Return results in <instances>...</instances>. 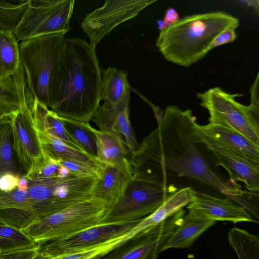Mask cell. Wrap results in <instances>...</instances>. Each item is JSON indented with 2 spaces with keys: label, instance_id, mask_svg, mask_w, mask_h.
<instances>
[{
  "label": "cell",
  "instance_id": "cell-1",
  "mask_svg": "<svg viewBox=\"0 0 259 259\" xmlns=\"http://www.w3.org/2000/svg\"><path fill=\"white\" fill-rule=\"evenodd\" d=\"M196 119L190 109L167 106L157 127L131 153L133 179L168 186L170 178L188 177L227 196H242L241 186L225 180L205 155L206 146Z\"/></svg>",
  "mask_w": 259,
  "mask_h": 259
},
{
  "label": "cell",
  "instance_id": "cell-2",
  "mask_svg": "<svg viewBox=\"0 0 259 259\" xmlns=\"http://www.w3.org/2000/svg\"><path fill=\"white\" fill-rule=\"evenodd\" d=\"M101 80L95 47L80 38H65L48 107L60 117L88 122L100 106Z\"/></svg>",
  "mask_w": 259,
  "mask_h": 259
},
{
  "label": "cell",
  "instance_id": "cell-3",
  "mask_svg": "<svg viewBox=\"0 0 259 259\" xmlns=\"http://www.w3.org/2000/svg\"><path fill=\"white\" fill-rule=\"evenodd\" d=\"M239 25L237 18L221 11L187 16L160 31L155 45L168 61L187 67L211 50L220 33Z\"/></svg>",
  "mask_w": 259,
  "mask_h": 259
},
{
  "label": "cell",
  "instance_id": "cell-4",
  "mask_svg": "<svg viewBox=\"0 0 259 259\" xmlns=\"http://www.w3.org/2000/svg\"><path fill=\"white\" fill-rule=\"evenodd\" d=\"M63 32L21 41L20 61L33 98L48 107L49 87L64 48Z\"/></svg>",
  "mask_w": 259,
  "mask_h": 259
},
{
  "label": "cell",
  "instance_id": "cell-5",
  "mask_svg": "<svg viewBox=\"0 0 259 259\" xmlns=\"http://www.w3.org/2000/svg\"><path fill=\"white\" fill-rule=\"evenodd\" d=\"M110 208L91 198L38 220L22 231L35 242L65 238L103 223Z\"/></svg>",
  "mask_w": 259,
  "mask_h": 259
},
{
  "label": "cell",
  "instance_id": "cell-6",
  "mask_svg": "<svg viewBox=\"0 0 259 259\" xmlns=\"http://www.w3.org/2000/svg\"><path fill=\"white\" fill-rule=\"evenodd\" d=\"M98 179L71 176L28 180L27 192L38 220L91 198Z\"/></svg>",
  "mask_w": 259,
  "mask_h": 259
},
{
  "label": "cell",
  "instance_id": "cell-7",
  "mask_svg": "<svg viewBox=\"0 0 259 259\" xmlns=\"http://www.w3.org/2000/svg\"><path fill=\"white\" fill-rule=\"evenodd\" d=\"M242 96L218 87L197 94L200 105L209 113V123L231 128L259 147V107L244 105L235 100Z\"/></svg>",
  "mask_w": 259,
  "mask_h": 259
},
{
  "label": "cell",
  "instance_id": "cell-8",
  "mask_svg": "<svg viewBox=\"0 0 259 259\" xmlns=\"http://www.w3.org/2000/svg\"><path fill=\"white\" fill-rule=\"evenodd\" d=\"M74 0H29L13 33L18 41L63 32L69 23Z\"/></svg>",
  "mask_w": 259,
  "mask_h": 259
},
{
  "label": "cell",
  "instance_id": "cell-9",
  "mask_svg": "<svg viewBox=\"0 0 259 259\" xmlns=\"http://www.w3.org/2000/svg\"><path fill=\"white\" fill-rule=\"evenodd\" d=\"M178 188L174 185L133 179L118 202L108 212L103 223L141 219L157 209Z\"/></svg>",
  "mask_w": 259,
  "mask_h": 259
},
{
  "label": "cell",
  "instance_id": "cell-10",
  "mask_svg": "<svg viewBox=\"0 0 259 259\" xmlns=\"http://www.w3.org/2000/svg\"><path fill=\"white\" fill-rule=\"evenodd\" d=\"M33 100L31 94L10 114L14 150L25 177L38 169L46 160L32 115Z\"/></svg>",
  "mask_w": 259,
  "mask_h": 259
},
{
  "label": "cell",
  "instance_id": "cell-11",
  "mask_svg": "<svg viewBox=\"0 0 259 259\" xmlns=\"http://www.w3.org/2000/svg\"><path fill=\"white\" fill-rule=\"evenodd\" d=\"M140 220L102 223L65 238L38 241L37 252L54 257L84 251L123 234Z\"/></svg>",
  "mask_w": 259,
  "mask_h": 259
},
{
  "label": "cell",
  "instance_id": "cell-12",
  "mask_svg": "<svg viewBox=\"0 0 259 259\" xmlns=\"http://www.w3.org/2000/svg\"><path fill=\"white\" fill-rule=\"evenodd\" d=\"M155 0H107L101 7L86 15L81 27L90 40L96 45L120 24L136 17Z\"/></svg>",
  "mask_w": 259,
  "mask_h": 259
},
{
  "label": "cell",
  "instance_id": "cell-13",
  "mask_svg": "<svg viewBox=\"0 0 259 259\" xmlns=\"http://www.w3.org/2000/svg\"><path fill=\"white\" fill-rule=\"evenodd\" d=\"M185 213L183 208L162 222L144 229L100 259H157L164 242Z\"/></svg>",
  "mask_w": 259,
  "mask_h": 259
},
{
  "label": "cell",
  "instance_id": "cell-14",
  "mask_svg": "<svg viewBox=\"0 0 259 259\" xmlns=\"http://www.w3.org/2000/svg\"><path fill=\"white\" fill-rule=\"evenodd\" d=\"M202 134L207 148L214 157V166H222L228 172L231 182H241L250 193L258 195L259 164L238 155Z\"/></svg>",
  "mask_w": 259,
  "mask_h": 259
},
{
  "label": "cell",
  "instance_id": "cell-15",
  "mask_svg": "<svg viewBox=\"0 0 259 259\" xmlns=\"http://www.w3.org/2000/svg\"><path fill=\"white\" fill-rule=\"evenodd\" d=\"M188 210L214 221L256 222L243 206L236 205L229 198H220L193 189Z\"/></svg>",
  "mask_w": 259,
  "mask_h": 259
},
{
  "label": "cell",
  "instance_id": "cell-16",
  "mask_svg": "<svg viewBox=\"0 0 259 259\" xmlns=\"http://www.w3.org/2000/svg\"><path fill=\"white\" fill-rule=\"evenodd\" d=\"M97 159L101 164L116 167L133 178L130 163L131 152L121 137L112 131L94 128Z\"/></svg>",
  "mask_w": 259,
  "mask_h": 259
},
{
  "label": "cell",
  "instance_id": "cell-17",
  "mask_svg": "<svg viewBox=\"0 0 259 259\" xmlns=\"http://www.w3.org/2000/svg\"><path fill=\"white\" fill-rule=\"evenodd\" d=\"M201 132L216 143L259 164V147L237 131L219 124L200 125Z\"/></svg>",
  "mask_w": 259,
  "mask_h": 259
},
{
  "label": "cell",
  "instance_id": "cell-18",
  "mask_svg": "<svg viewBox=\"0 0 259 259\" xmlns=\"http://www.w3.org/2000/svg\"><path fill=\"white\" fill-rule=\"evenodd\" d=\"M132 179L131 176L116 167L102 164L100 176L92 192V198L111 208L122 197Z\"/></svg>",
  "mask_w": 259,
  "mask_h": 259
},
{
  "label": "cell",
  "instance_id": "cell-19",
  "mask_svg": "<svg viewBox=\"0 0 259 259\" xmlns=\"http://www.w3.org/2000/svg\"><path fill=\"white\" fill-rule=\"evenodd\" d=\"M215 221L202 217L188 210L181 223L167 237L161 248L162 252L169 248H186L211 227Z\"/></svg>",
  "mask_w": 259,
  "mask_h": 259
},
{
  "label": "cell",
  "instance_id": "cell-20",
  "mask_svg": "<svg viewBox=\"0 0 259 259\" xmlns=\"http://www.w3.org/2000/svg\"><path fill=\"white\" fill-rule=\"evenodd\" d=\"M31 94L21 65L14 75L0 79V116L17 111Z\"/></svg>",
  "mask_w": 259,
  "mask_h": 259
},
{
  "label": "cell",
  "instance_id": "cell-21",
  "mask_svg": "<svg viewBox=\"0 0 259 259\" xmlns=\"http://www.w3.org/2000/svg\"><path fill=\"white\" fill-rule=\"evenodd\" d=\"M45 155L56 160H73L100 165L98 160L78 149L72 148L60 140L36 127Z\"/></svg>",
  "mask_w": 259,
  "mask_h": 259
},
{
  "label": "cell",
  "instance_id": "cell-22",
  "mask_svg": "<svg viewBox=\"0 0 259 259\" xmlns=\"http://www.w3.org/2000/svg\"><path fill=\"white\" fill-rule=\"evenodd\" d=\"M127 72L109 67L101 70L100 100L104 103L117 105L130 95Z\"/></svg>",
  "mask_w": 259,
  "mask_h": 259
},
{
  "label": "cell",
  "instance_id": "cell-23",
  "mask_svg": "<svg viewBox=\"0 0 259 259\" xmlns=\"http://www.w3.org/2000/svg\"><path fill=\"white\" fill-rule=\"evenodd\" d=\"M31 113L36 127L42 129L67 145L80 150L67 135L60 117L34 98Z\"/></svg>",
  "mask_w": 259,
  "mask_h": 259
},
{
  "label": "cell",
  "instance_id": "cell-24",
  "mask_svg": "<svg viewBox=\"0 0 259 259\" xmlns=\"http://www.w3.org/2000/svg\"><path fill=\"white\" fill-rule=\"evenodd\" d=\"M13 147V129L10 114L0 118V176L6 173L24 175Z\"/></svg>",
  "mask_w": 259,
  "mask_h": 259
},
{
  "label": "cell",
  "instance_id": "cell-25",
  "mask_svg": "<svg viewBox=\"0 0 259 259\" xmlns=\"http://www.w3.org/2000/svg\"><path fill=\"white\" fill-rule=\"evenodd\" d=\"M12 31L0 29V79L14 75L19 69V46Z\"/></svg>",
  "mask_w": 259,
  "mask_h": 259
},
{
  "label": "cell",
  "instance_id": "cell-26",
  "mask_svg": "<svg viewBox=\"0 0 259 259\" xmlns=\"http://www.w3.org/2000/svg\"><path fill=\"white\" fill-rule=\"evenodd\" d=\"M60 119L67 135L79 149L97 160L96 137L94 128L88 122L62 117H60Z\"/></svg>",
  "mask_w": 259,
  "mask_h": 259
},
{
  "label": "cell",
  "instance_id": "cell-27",
  "mask_svg": "<svg viewBox=\"0 0 259 259\" xmlns=\"http://www.w3.org/2000/svg\"><path fill=\"white\" fill-rule=\"evenodd\" d=\"M228 240L239 259H259V236L234 227L228 234Z\"/></svg>",
  "mask_w": 259,
  "mask_h": 259
},
{
  "label": "cell",
  "instance_id": "cell-28",
  "mask_svg": "<svg viewBox=\"0 0 259 259\" xmlns=\"http://www.w3.org/2000/svg\"><path fill=\"white\" fill-rule=\"evenodd\" d=\"M37 245L22 230L7 225L0 226V254Z\"/></svg>",
  "mask_w": 259,
  "mask_h": 259
},
{
  "label": "cell",
  "instance_id": "cell-29",
  "mask_svg": "<svg viewBox=\"0 0 259 259\" xmlns=\"http://www.w3.org/2000/svg\"><path fill=\"white\" fill-rule=\"evenodd\" d=\"M29 3V0H0V29L13 32Z\"/></svg>",
  "mask_w": 259,
  "mask_h": 259
},
{
  "label": "cell",
  "instance_id": "cell-30",
  "mask_svg": "<svg viewBox=\"0 0 259 259\" xmlns=\"http://www.w3.org/2000/svg\"><path fill=\"white\" fill-rule=\"evenodd\" d=\"M130 101V95L117 105L104 103L100 105L91 120L98 126L100 130L112 131L116 116L124 108L129 106Z\"/></svg>",
  "mask_w": 259,
  "mask_h": 259
},
{
  "label": "cell",
  "instance_id": "cell-31",
  "mask_svg": "<svg viewBox=\"0 0 259 259\" xmlns=\"http://www.w3.org/2000/svg\"><path fill=\"white\" fill-rule=\"evenodd\" d=\"M38 218L32 208H5L0 209V222L4 225L22 230Z\"/></svg>",
  "mask_w": 259,
  "mask_h": 259
},
{
  "label": "cell",
  "instance_id": "cell-32",
  "mask_svg": "<svg viewBox=\"0 0 259 259\" xmlns=\"http://www.w3.org/2000/svg\"><path fill=\"white\" fill-rule=\"evenodd\" d=\"M112 131L120 136H123L126 145L131 153L138 150L140 145L137 141L131 124L129 106L118 113L112 126Z\"/></svg>",
  "mask_w": 259,
  "mask_h": 259
},
{
  "label": "cell",
  "instance_id": "cell-33",
  "mask_svg": "<svg viewBox=\"0 0 259 259\" xmlns=\"http://www.w3.org/2000/svg\"><path fill=\"white\" fill-rule=\"evenodd\" d=\"M46 156V160L41 167L29 176L25 177L28 180L76 176L58 161Z\"/></svg>",
  "mask_w": 259,
  "mask_h": 259
},
{
  "label": "cell",
  "instance_id": "cell-34",
  "mask_svg": "<svg viewBox=\"0 0 259 259\" xmlns=\"http://www.w3.org/2000/svg\"><path fill=\"white\" fill-rule=\"evenodd\" d=\"M5 208H32L27 191L18 188L7 192L0 191V209Z\"/></svg>",
  "mask_w": 259,
  "mask_h": 259
},
{
  "label": "cell",
  "instance_id": "cell-35",
  "mask_svg": "<svg viewBox=\"0 0 259 259\" xmlns=\"http://www.w3.org/2000/svg\"><path fill=\"white\" fill-rule=\"evenodd\" d=\"M72 174L78 177L99 178L102 168L100 165L73 160L58 161Z\"/></svg>",
  "mask_w": 259,
  "mask_h": 259
},
{
  "label": "cell",
  "instance_id": "cell-36",
  "mask_svg": "<svg viewBox=\"0 0 259 259\" xmlns=\"http://www.w3.org/2000/svg\"><path fill=\"white\" fill-rule=\"evenodd\" d=\"M38 245L33 247L0 254V259H32L37 253Z\"/></svg>",
  "mask_w": 259,
  "mask_h": 259
},
{
  "label": "cell",
  "instance_id": "cell-37",
  "mask_svg": "<svg viewBox=\"0 0 259 259\" xmlns=\"http://www.w3.org/2000/svg\"><path fill=\"white\" fill-rule=\"evenodd\" d=\"M20 176L6 173L0 176V191L7 192L17 188Z\"/></svg>",
  "mask_w": 259,
  "mask_h": 259
},
{
  "label": "cell",
  "instance_id": "cell-38",
  "mask_svg": "<svg viewBox=\"0 0 259 259\" xmlns=\"http://www.w3.org/2000/svg\"><path fill=\"white\" fill-rule=\"evenodd\" d=\"M237 38L235 29H228L220 33L211 45V50L220 46L234 41Z\"/></svg>",
  "mask_w": 259,
  "mask_h": 259
},
{
  "label": "cell",
  "instance_id": "cell-39",
  "mask_svg": "<svg viewBox=\"0 0 259 259\" xmlns=\"http://www.w3.org/2000/svg\"><path fill=\"white\" fill-rule=\"evenodd\" d=\"M179 19V15L176 10L172 8L167 9L162 20L165 28L176 23Z\"/></svg>",
  "mask_w": 259,
  "mask_h": 259
},
{
  "label": "cell",
  "instance_id": "cell-40",
  "mask_svg": "<svg viewBox=\"0 0 259 259\" xmlns=\"http://www.w3.org/2000/svg\"><path fill=\"white\" fill-rule=\"evenodd\" d=\"M250 105L259 107L258 73L250 88Z\"/></svg>",
  "mask_w": 259,
  "mask_h": 259
},
{
  "label": "cell",
  "instance_id": "cell-41",
  "mask_svg": "<svg viewBox=\"0 0 259 259\" xmlns=\"http://www.w3.org/2000/svg\"><path fill=\"white\" fill-rule=\"evenodd\" d=\"M28 187V181L24 175L20 176L17 188L23 191H27Z\"/></svg>",
  "mask_w": 259,
  "mask_h": 259
},
{
  "label": "cell",
  "instance_id": "cell-42",
  "mask_svg": "<svg viewBox=\"0 0 259 259\" xmlns=\"http://www.w3.org/2000/svg\"><path fill=\"white\" fill-rule=\"evenodd\" d=\"M32 259H53V257L42 255L39 253L37 254Z\"/></svg>",
  "mask_w": 259,
  "mask_h": 259
},
{
  "label": "cell",
  "instance_id": "cell-43",
  "mask_svg": "<svg viewBox=\"0 0 259 259\" xmlns=\"http://www.w3.org/2000/svg\"><path fill=\"white\" fill-rule=\"evenodd\" d=\"M157 24L158 25V28L160 30V31H162L166 28L163 23L162 20V21L161 20L157 21Z\"/></svg>",
  "mask_w": 259,
  "mask_h": 259
},
{
  "label": "cell",
  "instance_id": "cell-44",
  "mask_svg": "<svg viewBox=\"0 0 259 259\" xmlns=\"http://www.w3.org/2000/svg\"><path fill=\"white\" fill-rule=\"evenodd\" d=\"M4 225L3 224H2L1 222H0V226H3Z\"/></svg>",
  "mask_w": 259,
  "mask_h": 259
},
{
  "label": "cell",
  "instance_id": "cell-45",
  "mask_svg": "<svg viewBox=\"0 0 259 259\" xmlns=\"http://www.w3.org/2000/svg\"><path fill=\"white\" fill-rule=\"evenodd\" d=\"M2 116H0V118H1Z\"/></svg>",
  "mask_w": 259,
  "mask_h": 259
}]
</instances>
